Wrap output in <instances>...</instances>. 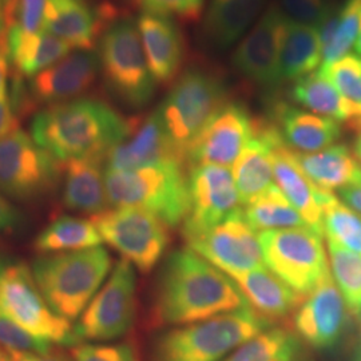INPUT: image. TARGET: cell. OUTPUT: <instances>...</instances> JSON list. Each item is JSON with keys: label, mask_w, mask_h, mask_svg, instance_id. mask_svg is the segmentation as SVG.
Segmentation results:
<instances>
[{"label": "cell", "mask_w": 361, "mask_h": 361, "mask_svg": "<svg viewBox=\"0 0 361 361\" xmlns=\"http://www.w3.org/2000/svg\"><path fill=\"white\" fill-rule=\"evenodd\" d=\"M338 198L361 216V180L338 190Z\"/></svg>", "instance_id": "bcb514c9"}, {"label": "cell", "mask_w": 361, "mask_h": 361, "mask_svg": "<svg viewBox=\"0 0 361 361\" xmlns=\"http://www.w3.org/2000/svg\"><path fill=\"white\" fill-rule=\"evenodd\" d=\"M290 98L310 113L331 118L338 123H347L356 129V116L352 107L322 68L295 80Z\"/></svg>", "instance_id": "4dcf8cb0"}, {"label": "cell", "mask_w": 361, "mask_h": 361, "mask_svg": "<svg viewBox=\"0 0 361 361\" xmlns=\"http://www.w3.org/2000/svg\"><path fill=\"white\" fill-rule=\"evenodd\" d=\"M285 19L283 11L271 6L244 37L232 59L240 75L264 87L281 82L280 49Z\"/></svg>", "instance_id": "2e32d148"}, {"label": "cell", "mask_w": 361, "mask_h": 361, "mask_svg": "<svg viewBox=\"0 0 361 361\" xmlns=\"http://www.w3.org/2000/svg\"><path fill=\"white\" fill-rule=\"evenodd\" d=\"M74 361H141L131 344H78L71 349Z\"/></svg>", "instance_id": "b9f144b4"}, {"label": "cell", "mask_w": 361, "mask_h": 361, "mask_svg": "<svg viewBox=\"0 0 361 361\" xmlns=\"http://www.w3.org/2000/svg\"><path fill=\"white\" fill-rule=\"evenodd\" d=\"M186 161L171 142L161 116L155 110L143 119H134L129 135L109 153L106 170H134L150 165Z\"/></svg>", "instance_id": "ac0fdd59"}, {"label": "cell", "mask_w": 361, "mask_h": 361, "mask_svg": "<svg viewBox=\"0 0 361 361\" xmlns=\"http://www.w3.org/2000/svg\"><path fill=\"white\" fill-rule=\"evenodd\" d=\"M250 307L232 279L190 247L169 255L159 271L153 319L161 325H189Z\"/></svg>", "instance_id": "6da1fadb"}, {"label": "cell", "mask_w": 361, "mask_h": 361, "mask_svg": "<svg viewBox=\"0 0 361 361\" xmlns=\"http://www.w3.org/2000/svg\"><path fill=\"white\" fill-rule=\"evenodd\" d=\"M361 28V0H348L320 27L323 43V65H329L350 54Z\"/></svg>", "instance_id": "836d02e7"}, {"label": "cell", "mask_w": 361, "mask_h": 361, "mask_svg": "<svg viewBox=\"0 0 361 361\" xmlns=\"http://www.w3.org/2000/svg\"><path fill=\"white\" fill-rule=\"evenodd\" d=\"M326 252L332 277L345 304L350 310L361 312V255L332 240H326Z\"/></svg>", "instance_id": "8d00e7d4"}, {"label": "cell", "mask_w": 361, "mask_h": 361, "mask_svg": "<svg viewBox=\"0 0 361 361\" xmlns=\"http://www.w3.org/2000/svg\"><path fill=\"white\" fill-rule=\"evenodd\" d=\"M244 293L249 305L268 320L283 319L297 310L301 297L265 267L229 276Z\"/></svg>", "instance_id": "4316f807"}, {"label": "cell", "mask_w": 361, "mask_h": 361, "mask_svg": "<svg viewBox=\"0 0 361 361\" xmlns=\"http://www.w3.org/2000/svg\"><path fill=\"white\" fill-rule=\"evenodd\" d=\"M244 214L257 233L307 226L296 207L274 183L246 205Z\"/></svg>", "instance_id": "e575fe53"}, {"label": "cell", "mask_w": 361, "mask_h": 361, "mask_svg": "<svg viewBox=\"0 0 361 361\" xmlns=\"http://www.w3.org/2000/svg\"><path fill=\"white\" fill-rule=\"evenodd\" d=\"M324 234L353 253L361 255V216L338 197L325 192L323 198Z\"/></svg>", "instance_id": "d590c367"}, {"label": "cell", "mask_w": 361, "mask_h": 361, "mask_svg": "<svg viewBox=\"0 0 361 361\" xmlns=\"http://www.w3.org/2000/svg\"><path fill=\"white\" fill-rule=\"evenodd\" d=\"M91 221L104 243L142 273L154 269L170 243L168 225L138 207L107 209Z\"/></svg>", "instance_id": "30bf717a"}, {"label": "cell", "mask_w": 361, "mask_h": 361, "mask_svg": "<svg viewBox=\"0 0 361 361\" xmlns=\"http://www.w3.org/2000/svg\"><path fill=\"white\" fill-rule=\"evenodd\" d=\"M13 361H74L68 359L65 355L55 352L54 348L46 353H18V352H8Z\"/></svg>", "instance_id": "7dc6e473"}, {"label": "cell", "mask_w": 361, "mask_h": 361, "mask_svg": "<svg viewBox=\"0 0 361 361\" xmlns=\"http://www.w3.org/2000/svg\"><path fill=\"white\" fill-rule=\"evenodd\" d=\"M188 247L228 276L265 267L258 233L250 226L241 207L190 240Z\"/></svg>", "instance_id": "5bb4252c"}, {"label": "cell", "mask_w": 361, "mask_h": 361, "mask_svg": "<svg viewBox=\"0 0 361 361\" xmlns=\"http://www.w3.org/2000/svg\"><path fill=\"white\" fill-rule=\"evenodd\" d=\"M255 119L243 104L226 102L219 107L190 143L186 162L193 165L233 166L250 141Z\"/></svg>", "instance_id": "9a60e30c"}, {"label": "cell", "mask_w": 361, "mask_h": 361, "mask_svg": "<svg viewBox=\"0 0 361 361\" xmlns=\"http://www.w3.org/2000/svg\"><path fill=\"white\" fill-rule=\"evenodd\" d=\"M1 1H3V6H6L8 3V0H1Z\"/></svg>", "instance_id": "db71d44e"}, {"label": "cell", "mask_w": 361, "mask_h": 361, "mask_svg": "<svg viewBox=\"0 0 361 361\" xmlns=\"http://www.w3.org/2000/svg\"><path fill=\"white\" fill-rule=\"evenodd\" d=\"M264 264L297 295L305 297L331 271L320 234L307 226L258 233Z\"/></svg>", "instance_id": "ba28073f"}, {"label": "cell", "mask_w": 361, "mask_h": 361, "mask_svg": "<svg viewBox=\"0 0 361 361\" xmlns=\"http://www.w3.org/2000/svg\"><path fill=\"white\" fill-rule=\"evenodd\" d=\"M19 129V116L13 110L8 95L0 99V138Z\"/></svg>", "instance_id": "ee69618b"}, {"label": "cell", "mask_w": 361, "mask_h": 361, "mask_svg": "<svg viewBox=\"0 0 361 361\" xmlns=\"http://www.w3.org/2000/svg\"><path fill=\"white\" fill-rule=\"evenodd\" d=\"M344 324L345 301L329 271L297 307V336L313 348H328L341 336Z\"/></svg>", "instance_id": "e0dca14e"}, {"label": "cell", "mask_w": 361, "mask_h": 361, "mask_svg": "<svg viewBox=\"0 0 361 361\" xmlns=\"http://www.w3.org/2000/svg\"><path fill=\"white\" fill-rule=\"evenodd\" d=\"M264 4L265 0H212L204 23L207 42L217 49L231 47L255 23Z\"/></svg>", "instance_id": "f546056e"}, {"label": "cell", "mask_w": 361, "mask_h": 361, "mask_svg": "<svg viewBox=\"0 0 361 361\" xmlns=\"http://www.w3.org/2000/svg\"><path fill=\"white\" fill-rule=\"evenodd\" d=\"M226 104V89L214 74L189 70L180 75L157 109L171 142L186 161L190 143L207 121Z\"/></svg>", "instance_id": "9c48e42d"}, {"label": "cell", "mask_w": 361, "mask_h": 361, "mask_svg": "<svg viewBox=\"0 0 361 361\" xmlns=\"http://www.w3.org/2000/svg\"><path fill=\"white\" fill-rule=\"evenodd\" d=\"M0 308L30 334L59 345L80 344L75 328L49 307L32 269L25 262L0 256Z\"/></svg>", "instance_id": "52a82bcc"}, {"label": "cell", "mask_w": 361, "mask_h": 361, "mask_svg": "<svg viewBox=\"0 0 361 361\" xmlns=\"http://www.w3.org/2000/svg\"><path fill=\"white\" fill-rule=\"evenodd\" d=\"M0 352H1V349H0Z\"/></svg>", "instance_id": "9f6ffc18"}, {"label": "cell", "mask_w": 361, "mask_h": 361, "mask_svg": "<svg viewBox=\"0 0 361 361\" xmlns=\"http://www.w3.org/2000/svg\"><path fill=\"white\" fill-rule=\"evenodd\" d=\"M116 19L110 6L91 8L85 0H46L42 28L71 49L92 50L101 32Z\"/></svg>", "instance_id": "ffe728a7"}, {"label": "cell", "mask_w": 361, "mask_h": 361, "mask_svg": "<svg viewBox=\"0 0 361 361\" xmlns=\"http://www.w3.org/2000/svg\"><path fill=\"white\" fill-rule=\"evenodd\" d=\"M297 162L319 189L341 190L361 180V164L344 145H332L314 153H297Z\"/></svg>", "instance_id": "83f0119b"}, {"label": "cell", "mask_w": 361, "mask_h": 361, "mask_svg": "<svg viewBox=\"0 0 361 361\" xmlns=\"http://www.w3.org/2000/svg\"><path fill=\"white\" fill-rule=\"evenodd\" d=\"M46 0H8L4 6V27L15 26L23 32H38L43 23Z\"/></svg>", "instance_id": "ab89813d"}, {"label": "cell", "mask_w": 361, "mask_h": 361, "mask_svg": "<svg viewBox=\"0 0 361 361\" xmlns=\"http://www.w3.org/2000/svg\"><path fill=\"white\" fill-rule=\"evenodd\" d=\"M106 190L110 205L138 207L165 222L180 226L190 207L188 174L183 165L166 162L134 170H106Z\"/></svg>", "instance_id": "5b68a950"}, {"label": "cell", "mask_w": 361, "mask_h": 361, "mask_svg": "<svg viewBox=\"0 0 361 361\" xmlns=\"http://www.w3.org/2000/svg\"><path fill=\"white\" fill-rule=\"evenodd\" d=\"M280 133L271 121L255 119L250 141L233 165V178L243 207L273 185V147Z\"/></svg>", "instance_id": "44dd1931"}, {"label": "cell", "mask_w": 361, "mask_h": 361, "mask_svg": "<svg viewBox=\"0 0 361 361\" xmlns=\"http://www.w3.org/2000/svg\"><path fill=\"white\" fill-rule=\"evenodd\" d=\"M135 290L134 267L126 259L118 261L77 320L79 341H111L125 335L135 317Z\"/></svg>", "instance_id": "7c38bea8"}, {"label": "cell", "mask_w": 361, "mask_h": 361, "mask_svg": "<svg viewBox=\"0 0 361 361\" xmlns=\"http://www.w3.org/2000/svg\"><path fill=\"white\" fill-rule=\"evenodd\" d=\"M99 73V54L78 50L30 78L28 90L32 101L38 104H63L89 90Z\"/></svg>", "instance_id": "d6986e66"}, {"label": "cell", "mask_w": 361, "mask_h": 361, "mask_svg": "<svg viewBox=\"0 0 361 361\" xmlns=\"http://www.w3.org/2000/svg\"><path fill=\"white\" fill-rule=\"evenodd\" d=\"M111 106L98 99L79 98L51 104L31 123V137L58 161L90 158L106 162L109 153L133 129Z\"/></svg>", "instance_id": "7a4b0ae2"}, {"label": "cell", "mask_w": 361, "mask_h": 361, "mask_svg": "<svg viewBox=\"0 0 361 361\" xmlns=\"http://www.w3.org/2000/svg\"><path fill=\"white\" fill-rule=\"evenodd\" d=\"M286 18V16H285ZM323 65L320 30L285 19L280 49L281 80H297Z\"/></svg>", "instance_id": "f1b7e54d"}, {"label": "cell", "mask_w": 361, "mask_h": 361, "mask_svg": "<svg viewBox=\"0 0 361 361\" xmlns=\"http://www.w3.org/2000/svg\"><path fill=\"white\" fill-rule=\"evenodd\" d=\"M102 243L91 219L63 216L39 233L34 245L42 255H55L97 247Z\"/></svg>", "instance_id": "1f68e13d"}, {"label": "cell", "mask_w": 361, "mask_h": 361, "mask_svg": "<svg viewBox=\"0 0 361 361\" xmlns=\"http://www.w3.org/2000/svg\"><path fill=\"white\" fill-rule=\"evenodd\" d=\"M8 75H10V59L0 43V99L8 95L7 85H8Z\"/></svg>", "instance_id": "c3c4849f"}, {"label": "cell", "mask_w": 361, "mask_h": 361, "mask_svg": "<svg viewBox=\"0 0 361 361\" xmlns=\"http://www.w3.org/2000/svg\"><path fill=\"white\" fill-rule=\"evenodd\" d=\"M3 30H4V15H3V10L0 8V35H1Z\"/></svg>", "instance_id": "f5cc1de1"}, {"label": "cell", "mask_w": 361, "mask_h": 361, "mask_svg": "<svg viewBox=\"0 0 361 361\" xmlns=\"http://www.w3.org/2000/svg\"><path fill=\"white\" fill-rule=\"evenodd\" d=\"M150 71L158 83H168L180 73L183 39L180 28L169 18L143 13L137 20Z\"/></svg>", "instance_id": "cb8c5ba5"}, {"label": "cell", "mask_w": 361, "mask_h": 361, "mask_svg": "<svg viewBox=\"0 0 361 361\" xmlns=\"http://www.w3.org/2000/svg\"><path fill=\"white\" fill-rule=\"evenodd\" d=\"M104 165V161L90 158L62 162L66 207L91 216L109 209L110 201L106 190Z\"/></svg>", "instance_id": "484cf974"}, {"label": "cell", "mask_w": 361, "mask_h": 361, "mask_svg": "<svg viewBox=\"0 0 361 361\" xmlns=\"http://www.w3.org/2000/svg\"><path fill=\"white\" fill-rule=\"evenodd\" d=\"M62 178V162L23 130L0 138V192L28 201L50 193Z\"/></svg>", "instance_id": "8fae6325"}, {"label": "cell", "mask_w": 361, "mask_h": 361, "mask_svg": "<svg viewBox=\"0 0 361 361\" xmlns=\"http://www.w3.org/2000/svg\"><path fill=\"white\" fill-rule=\"evenodd\" d=\"M280 10L293 22L317 28L335 13L326 0H280Z\"/></svg>", "instance_id": "60d3db41"}, {"label": "cell", "mask_w": 361, "mask_h": 361, "mask_svg": "<svg viewBox=\"0 0 361 361\" xmlns=\"http://www.w3.org/2000/svg\"><path fill=\"white\" fill-rule=\"evenodd\" d=\"M145 13L164 16H178L182 19H195L202 11L204 0H135Z\"/></svg>", "instance_id": "7bdbcfd3"}, {"label": "cell", "mask_w": 361, "mask_h": 361, "mask_svg": "<svg viewBox=\"0 0 361 361\" xmlns=\"http://www.w3.org/2000/svg\"><path fill=\"white\" fill-rule=\"evenodd\" d=\"M271 118L285 145L297 153L320 152L341 135L338 122L285 102L271 106Z\"/></svg>", "instance_id": "603a6c76"}, {"label": "cell", "mask_w": 361, "mask_h": 361, "mask_svg": "<svg viewBox=\"0 0 361 361\" xmlns=\"http://www.w3.org/2000/svg\"><path fill=\"white\" fill-rule=\"evenodd\" d=\"M222 361H304L300 337L269 328L234 349Z\"/></svg>", "instance_id": "d6a6232c"}, {"label": "cell", "mask_w": 361, "mask_h": 361, "mask_svg": "<svg viewBox=\"0 0 361 361\" xmlns=\"http://www.w3.org/2000/svg\"><path fill=\"white\" fill-rule=\"evenodd\" d=\"M332 80L341 97L356 116V129H361V56L348 54L338 61L320 67Z\"/></svg>", "instance_id": "74e56055"}, {"label": "cell", "mask_w": 361, "mask_h": 361, "mask_svg": "<svg viewBox=\"0 0 361 361\" xmlns=\"http://www.w3.org/2000/svg\"><path fill=\"white\" fill-rule=\"evenodd\" d=\"M273 178L276 186L296 207L305 225L323 235V198L325 190L319 189L305 176L292 149L280 137L273 147Z\"/></svg>", "instance_id": "7402d4cb"}, {"label": "cell", "mask_w": 361, "mask_h": 361, "mask_svg": "<svg viewBox=\"0 0 361 361\" xmlns=\"http://www.w3.org/2000/svg\"><path fill=\"white\" fill-rule=\"evenodd\" d=\"M1 4H3V1H1V0H0V8H1Z\"/></svg>", "instance_id": "11a10c76"}, {"label": "cell", "mask_w": 361, "mask_h": 361, "mask_svg": "<svg viewBox=\"0 0 361 361\" xmlns=\"http://www.w3.org/2000/svg\"><path fill=\"white\" fill-rule=\"evenodd\" d=\"M190 207L182 222L189 243L228 219L241 207L232 171L219 165H193L188 173Z\"/></svg>", "instance_id": "4fadbf2b"}, {"label": "cell", "mask_w": 361, "mask_h": 361, "mask_svg": "<svg viewBox=\"0 0 361 361\" xmlns=\"http://www.w3.org/2000/svg\"><path fill=\"white\" fill-rule=\"evenodd\" d=\"M111 258L102 246L39 257L32 274L42 296L59 317L75 322L104 285Z\"/></svg>", "instance_id": "3957f363"}, {"label": "cell", "mask_w": 361, "mask_h": 361, "mask_svg": "<svg viewBox=\"0 0 361 361\" xmlns=\"http://www.w3.org/2000/svg\"><path fill=\"white\" fill-rule=\"evenodd\" d=\"M0 344L7 352L46 353L51 350V343L30 334L23 326L6 314L0 308Z\"/></svg>", "instance_id": "f35d334b"}, {"label": "cell", "mask_w": 361, "mask_h": 361, "mask_svg": "<svg viewBox=\"0 0 361 361\" xmlns=\"http://www.w3.org/2000/svg\"><path fill=\"white\" fill-rule=\"evenodd\" d=\"M355 50H356V54L361 56V28L360 34H359V38H357V42H356V44H355Z\"/></svg>", "instance_id": "816d5d0a"}, {"label": "cell", "mask_w": 361, "mask_h": 361, "mask_svg": "<svg viewBox=\"0 0 361 361\" xmlns=\"http://www.w3.org/2000/svg\"><path fill=\"white\" fill-rule=\"evenodd\" d=\"M20 214L0 192V232H10L19 225Z\"/></svg>", "instance_id": "f6af8a7d"}, {"label": "cell", "mask_w": 361, "mask_h": 361, "mask_svg": "<svg viewBox=\"0 0 361 361\" xmlns=\"http://www.w3.org/2000/svg\"><path fill=\"white\" fill-rule=\"evenodd\" d=\"M271 328L252 307L173 328L157 338L152 361H222L247 340Z\"/></svg>", "instance_id": "277c9868"}, {"label": "cell", "mask_w": 361, "mask_h": 361, "mask_svg": "<svg viewBox=\"0 0 361 361\" xmlns=\"http://www.w3.org/2000/svg\"><path fill=\"white\" fill-rule=\"evenodd\" d=\"M0 43L8 55L18 74L35 77L70 54V44L43 28L27 34L18 27H4Z\"/></svg>", "instance_id": "d4e9b609"}, {"label": "cell", "mask_w": 361, "mask_h": 361, "mask_svg": "<svg viewBox=\"0 0 361 361\" xmlns=\"http://www.w3.org/2000/svg\"><path fill=\"white\" fill-rule=\"evenodd\" d=\"M0 361H13V359L7 350H1L0 352Z\"/></svg>", "instance_id": "f907efd6"}, {"label": "cell", "mask_w": 361, "mask_h": 361, "mask_svg": "<svg viewBox=\"0 0 361 361\" xmlns=\"http://www.w3.org/2000/svg\"><path fill=\"white\" fill-rule=\"evenodd\" d=\"M355 155H356V158L359 159V162L361 164V133L359 138H357V141H356V145H355Z\"/></svg>", "instance_id": "681fc988"}, {"label": "cell", "mask_w": 361, "mask_h": 361, "mask_svg": "<svg viewBox=\"0 0 361 361\" xmlns=\"http://www.w3.org/2000/svg\"><path fill=\"white\" fill-rule=\"evenodd\" d=\"M98 54L106 86L121 102L130 107H143L150 102L157 82L135 22L116 19L104 30Z\"/></svg>", "instance_id": "8992f818"}]
</instances>
